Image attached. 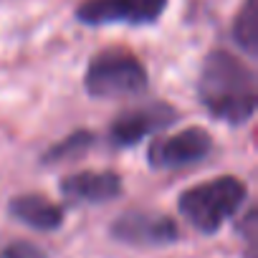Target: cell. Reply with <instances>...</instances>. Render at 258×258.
<instances>
[{"label": "cell", "mask_w": 258, "mask_h": 258, "mask_svg": "<svg viewBox=\"0 0 258 258\" xmlns=\"http://www.w3.org/2000/svg\"><path fill=\"white\" fill-rule=\"evenodd\" d=\"M203 106L228 124H245L255 114L258 94L253 71L228 51H213L203 61L198 79Z\"/></svg>", "instance_id": "obj_1"}, {"label": "cell", "mask_w": 258, "mask_h": 258, "mask_svg": "<svg viewBox=\"0 0 258 258\" xmlns=\"http://www.w3.org/2000/svg\"><path fill=\"white\" fill-rule=\"evenodd\" d=\"M245 198H248L245 182L233 175H223L185 190L177 200V208L192 228L210 235L218 233L223 223L238 213Z\"/></svg>", "instance_id": "obj_2"}, {"label": "cell", "mask_w": 258, "mask_h": 258, "mask_svg": "<svg viewBox=\"0 0 258 258\" xmlns=\"http://www.w3.org/2000/svg\"><path fill=\"white\" fill-rule=\"evenodd\" d=\"M84 86L94 99L135 96L147 89V69L135 53L124 48H106L89 61Z\"/></svg>", "instance_id": "obj_3"}, {"label": "cell", "mask_w": 258, "mask_h": 258, "mask_svg": "<svg viewBox=\"0 0 258 258\" xmlns=\"http://www.w3.org/2000/svg\"><path fill=\"white\" fill-rule=\"evenodd\" d=\"M167 8V0H84L76 8V18L86 26L155 23Z\"/></svg>", "instance_id": "obj_4"}, {"label": "cell", "mask_w": 258, "mask_h": 258, "mask_svg": "<svg viewBox=\"0 0 258 258\" xmlns=\"http://www.w3.org/2000/svg\"><path fill=\"white\" fill-rule=\"evenodd\" d=\"M111 238L124 245H140V248H155V245H170L180 238V228L172 218L147 210H129L119 215L111 228Z\"/></svg>", "instance_id": "obj_5"}, {"label": "cell", "mask_w": 258, "mask_h": 258, "mask_svg": "<svg viewBox=\"0 0 258 258\" xmlns=\"http://www.w3.org/2000/svg\"><path fill=\"white\" fill-rule=\"evenodd\" d=\"M213 152V137L203 126H187L177 135L160 137L150 145L147 160L157 170H175L205 160Z\"/></svg>", "instance_id": "obj_6"}, {"label": "cell", "mask_w": 258, "mask_h": 258, "mask_svg": "<svg viewBox=\"0 0 258 258\" xmlns=\"http://www.w3.org/2000/svg\"><path fill=\"white\" fill-rule=\"evenodd\" d=\"M177 111L165 104H147V106H137V109H129L124 114H119L111 126H109V142L114 147H132L137 142H142L145 137H150L152 132L162 126H170L175 121Z\"/></svg>", "instance_id": "obj_7"}, {"label": "cell", "mask_w": 258, "mask_h": 258, "mask_svg": "<svg viewBox=\"0 0 258 258\" xmlns=\"http://www.w3.org/2000/svg\"><path fill=\"white\" fill-rule=\"evenodd\" d=\"M61 192L79 203H106L121 195V177L111 170H84L63 177Z\"/></svg>", "instance_id": "obj_8"}, {"label": "cell", "mask_w": 258, "mask_h": 258, "mask_svg": "<svg viewBox=\"0 0 258 258\" xmlns=\"http://www.w3.org/2000/svg\"><path fill=\"white\" fill-rule=\"evenodd\" d=\"M11 215L36 230H56L63 223V208L43 195H18L8 205Z\"/></svg>", "instance_id": "obj_9"}, {"label": "cell", "mask_w": 258, "mask_h": 258, "mask_svg": "<svg viewBox=\"0 0 258 258\" xmlns=\"http://www.w3.org/2000/svg\"><path fill=\"white\" fill-rule=\"evenodd\" d=\"M233 38L248 56L258 53V0H245L238 11L233 23Z\"/></svg>", "instance_id": "obj_10"}, {"label": "cell", "mask_w": 258, "mask_h": 258, "mask_svg": "<svg viewBox=\"0 0 258 258\" xmlns=\"http://www.w3.org/2000/svg\"><path fill=\"white\" fill-rule=\"evenodd\" d=\"M96 137L91 132H86V129H79V132L69 135L66 140L56 142L46 155H43V162L46 165H53V162H69V160H76L81 155H86L91 147H94Z\"/></svg>", "instance_id": "obj_11"}, {"label": "cell", "mask_w": 258, "mask_h": 258, "mask_svg": "<svg viewBox=\"0 0 258 258\" xmlns=\"http://www.w3.org/2000/svg\"><path fill=\"white\" fill-rule=\"evenodd\" d=\"M3 258H46V253L28 240H16L3 250Z\"/></svg>", "instance_id": "obj_12"}]
</instances>
